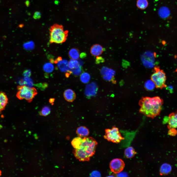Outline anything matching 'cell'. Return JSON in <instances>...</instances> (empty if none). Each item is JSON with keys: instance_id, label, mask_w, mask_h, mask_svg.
Here are the masks:
<instances>
[{"instance_id": "1", "label": "cell", "mask_w": 177, "mask_h": 177, "mask_svg": "<svg viewBox=\"0 0 177 177\" xmlns=\"http://www.w3.org/2000/svg\"><path fill=\"white\" fill-rule=\"evenodd\" d=\"M163 103V100L159 96L142 97L139 101L140 113L153 118L159 115Z\"/></svg>"}, {"instance_id": "2", "label": "cell", "mask_w": 177, "mask_h": 177, "mask_svg": "<svg viewBox=\"0 0 177 177\" xmlns=\"http://www.w3.org/2000/svg\"><path fill=\"white\" fill-rule=\"evenodd\" d=\"M97 144V142L92 137H83L81 147L79 149H75V152L81 158L89 160L90 157L94 154Z\"/></svg>"}, {"instance_id": "3", "label": "cell", "mask_w": 177, "mask_h": 177, "mask_svg": "<svg viewBox=\"0 0 177 177\" xmlns=\"http://www.w3.org/2000/svg\"><path fill=\"white\" fill-rule=\"evenodd\" d=\"M68 31H64L61 25L55 24L50 29L49 43L61 44L66 40L68 35Z\"/></svg>"}, {"instance_id": "4", "label": "cell", "mask_w": 177, "mask_h": 177, "mask_svg": "<svg viewBox=\"0 0 177 177\" xmlns=\"http://www.w3.org/2000/svg\"><path fill=\"white\" fill-rule=\"evenodd\" d=\"M18 91L16 94V97L20 100L25 99L28 102H31L37 92L34 88L25 85L18 86Z\"/></svg>"}, {"instance_id": "5", "label": "cell", "mask_w": 177, "mask_h": 177, "mask_svg": "<svg viewBox=\"0 0 177 177\" xmlns=\"http://www.w3.org/2000/svg\"><path fill=\"white\" fill-rule=\"evenodd\" d=\"M166 79L165 74L163 71L159 67H155L151 79L155 84L156 88L161 89L165 88L166 86L165 84Z\"/></svg>"}, {"instance_id": "6", "label": "cell", "mask_w": 177, "mask_h": 177, "mask_svg": "<svg viewBox=\"0 0 177 177\" xmlns=\"http://www.w3.org/2000/svg\"><path fill=\"white\" fill-rule=\"evenodd\" d=\"M104 138L109 141L118 143L124 139L121 135L118 128L113 126L110 129L105 130Z\"/></svg>"}, {"instance_id": "7", "label": "cell", "mask_w": 177, "mask_h": 177, "mask_svg": "<svg viewBox=\"0 0 177 177\" xmlns=\"http://www.w3.org/2000/svg\"><path fill=\"white\" fill-rule=\"evenodd\" d=\"M125 166L123 161L119 158L113 159L111 161L109 164L111 171L116 174L120 172L123 170Z\"/></svg>"}, {"instance_id": "8", "label": "cell", "mask_w": 177, "mask_h": 177, "mask_svg": "<svg viewBox=\"0 0 177 177\" xmlns=\"http://www.w3.org/2000/svg\"><path fill=\"white\" fill-rule=\"evenodd\" d=\"M63 95L65 99L69 102H73L76 98V95L74 91L70 88L67 89L64 91Z\"/></svg>"}, {"instance_id": "9", "label": "cell", "mask_w": 177, "mask_h": 177, "mask_svg": "<svg viewBox=\"0 0 177 177\" xmlns=\"http://www.w3.org/2000/svg\"><path fill=\"white\" fill-rule=\"evenodd\" d=\"M101 73L104 74V78L107 80H111L114 79L115 71L112 70L104 67L102 69Z\"/></svg>"}, {"instance_id": "10", "label": "cell", "mask_w": 177, "mask_h": 177, "mask_svg": "<svg viewBox=\"0 0 177 177\" xmlns=\"http://www.w3.org/2000/svg\"><path fill=\"white\" fill-rule=\"evenodd\" d=\"M103 50V48L102 46L98 44H96L91 47L90 52L93 56H98L102 54Z\"/></svg>"}, {"instance_id": "11", "label": "cell", "mask_w": 177, "mask_h": 177, "mask_svg": "<svg viewBox=\"0 0 177 177\" xmlns=\"http://www.w3.org/2000/svg\"><path fill=\"white\" fill-rule=\"evenodd\" d=\"M8 100L6 93L0 92V113L5 109L8 103Z\"/></svg>"}, {"instance_id": "12", "label": "cell", "mask_w": 177, "mask_h": 177, "mask_svg": "<svg viewBox=\"0 0 177 177\" xmlns=\"http://www.w3.org/2000/svg\"><path fill=\"white\" fill-rule=\"evenodd\" d=\"M169 120L168 122L169 128H177V111L169 115Z\"/></svg>"}, {"instance_id": "13", "label": "cell", "mask_w": 177, "mask_h": 177, "mask_svg": "<svg viewBox=\"0 0 177 177\" xmlns=\"http://www.w3.org/2000/svg\"><path fill=\"white\" fill-rule=\"evenodd\" d=\"M172 170V166L169 164L168 163H164L161 166L160 173L162 175H166L171 172Z\"/></svg>"}, {"instance_id": "14", "label": "cell", "mask_w": 177, "mask_h": 177, "mask_svg": "<svg viewBox=\"0 0 177 177\" xmlns=\"http://www.w3.org/2000/svg\"><path fill=\"white\" fill-rule=\"evenodd\" d=\"M76 132L78 136L82 137H87L89 134L88 129L84 126H81L78 127Z\"/></svg>"}, {"instance_id": "15", "label": "cell", "mask_w": 177, "mask_h": 177, "mask_svg": "<svg viewBox=\"0 0 177 177\" xmlns=\"http://www.w3.org/2000/svg\"><path fill=\"white\" fill-rule=\"evenodd\" d=\"M83 138L79 136L76 137L74 138L72 141L71 145L75 149L80 148L83 142Z\"/></svg>"}, {"instance_id": "16", "label": "cell", "mask_w": 177, "mask_h": 177, "mask_svg": "<svg viewBox=\"0 0 177 177\" xmlns=\"http://www.w3.org/2000/svg\"><path fill=\"white\" fill-rule=\"evenodd\" d=\"M68 54L71 59L75 60L78 59L80 56L79 50L76 48L71 49L69 51Z\"/></svg>"}, {"instance_id": "17", "label": "cell", "mask_w": 177, "mask_h": 177, "mask_svg": "<svg viewBox=\"0 0 177 177\" xmlns=\"http://www.w3.org/2000/svg\"><path fill=\"white\" fill-rule=\"evenodd\" d=\"M136 153L134 149L132 147L127 148L124 151V154L126 158H130L133 157Z\"/></svg>"}, {"instance_id": "18", "label": "cell", "mask_w": 177, "mask_h": 177, "mask_svg": "<svg viewBox=\"0 0 177 177\" xmlns=\"http://www.w3.org/2000/svg\"><path fill=\"white\" fill-rule=\"evenodd\" d=\"M58 66L60 70L62 71H68L69 70L68 62L66 60L60 61L58 64Z\"/></svg>"}, {"instance_id": "19", "label": "cell", "mask_w": 177, "mask_h": 177, "mask_svg": "<svg viewBox=\"0 0 177 177\" xmlns=\"http://www.w3.org/2000/svg\"><path fill=\"white\" fill-rule=\"evenodd\" d=\"M147 0H137L136 6L139 9L144 10L146 8L148 5Z\"/></svg>"}, {"instance_id": "20", "label": "cell", "mask_w": 177, "mask_h": 177, "mask_svg": "<svg viewBox=\"0 0 177 177\" xmlns=\"http://www.w3.org/2000/svg\"><path fill=\"white\" fill-rule=\"evenodd\" d=\"M90 78V76L88 73L85 72L82 74L80 76L81 81L83 83H87L88 82Z\"/></svg>"}, {"instance_id": "21", "label": "cell", "mask_w": 177, "mask_h": 177, "mask_svg": "<svg viewBox=\"0 0 177 177\" xmlns=\"http://www.w3.org/2000/svg\"><path fill=\"white\" fill-rule=\"evenodd\" d=\"M68 66L70 68L72 69L79 67V63L77 60L71 59L68 62Z\"/></svg>"}, {"instance_id": "22", "label": "cell", "mask_w": 177, "mask_h": 177, "mask_svg": "<svg viewBox=\"0 0 177 177\" xmlns=\"http://www.w3.org/2000/svg\"><path fill=\"white\" fill-rule=\"evenodd\" d=\"M51 109L48 106L44 107L39 112L40 115L42 116H46L48 115L50 113Z\"/></svg>"}, {"instance_id": "23", "label": "cell", "mask_w": 177, "mask_h": 177, "mask_svg": "<svg viewBox=\"0 0 177 177\" xmlns=\"http://www.w3.org/2000/svg\"><path fill=\"white\" fill-rule=\"evenodd\" d=\"M145 87L147 90H151L154 88L155 86L154 83L151 80H148L146 82Z\"/></svg>"}, {"instance_id": "24", "label": "cell", "mask_w": 177, "mask_h": 177, "mask_svg": "<svg viewBox=\"0 0 177 177\" xmlns=\"http://www.w3.org/2000/svg\"><path fill=\"white\" fill-rule=\"evenodd\" d=\"M43 69L46 72L50 73L52 72L54 69V66L51 63H47L44 66Z\"/></svg>"}, {"instance_id": "25", "label": "cell", "mask_w": 177, "mask_h": 177, "mask_svg": "<svg viewBox=\"0 0 177 177\" xmlns=\"http://www.w3.org/2000/svg\"><path fill=\"white\" fill-rule=\"evenodd\" d=\"M25 85L31 87L33 85V83L29 77H25L24 81L23 82Z\"/></svg>"}, {"instance_id": "26", "label": "cell", "mask_w": 177, "mask_h": 177, "mask_svg": "<svg viewBox=\"0 0 177 177\" xmlns=\"http://www.w3.org/2000/svg\"><path fill=\"white\" fill-rule=\"evenodd\" d=\"M168 131V134L171 136H175L177 134V131L175 128H169Z\"/></svg>"}, {"instance_id": "27", "label": "cell", "mask_w": 177, "mask_h": 177, "mask_svg": "<svg viewBox=\"0 0 177 177\" xmlns=\"http://www.w3.org/2000/svg\"><path fill=\"white\" fill-rule=\"evenodd\" d=\"M23 75L25 77H29L31 75V71L29 69H26L23 72Z\"/></svg>"}, {"instance_id": "28", "label": "cell", "mask_w": 177, "mask_h": 177, "mask_svg": "<svg viewBox=\"0 0 177 177\" xmlns=\"http://www.w3.org/2000/svg\"><path fill=\"white\" fill-rule=\"evenodd\" d=\"M72 69L73 73L75 75H79L81 73V69L79 67L77 68Z\"/></svg>"}, {"instance_id": "29", "label": "cell", "mask_w": 177, "mask_h": 177, "mask_svg": "<svg viewBox=\"0 0 177 177\" xmlns=\"http://www.w3.org/2000/svg\"><path fill=\"white\" fill-rule=\"evenodd\" d=\"M104 61V59L102 57L97 56L96 60V64H98L103 62Z\"/></svg>"}, {"instance_id": "30", "label": "cell", "mask_w": 177, "mask_h": 177, "mask_svg": "<svg viewBox=\"0 0 177 177\" xmlns=\"http://www.w3.org/2000/svg\"><path fill=\"white\" fill-rule=\"evenodd\" d=\"M100 173L97 171L93 172L91 174V177H100Z\"/></svg>"}, {"instance_id": "31", "label": "cell", "mask_w": 177, "mask_h": 177, "mask_svg": "<svg viewBox=\"0 0 177 177\" xmlns=\"http://www.w3.org/2000/svg\"><path fill=\"white\" fill-rule=\"evenodd\" d=\"M41 14L39 12H36L33 15V18L35 19L39 18L41 17Z\"/></svg>"}, {"instance_id": "32", "label": "cell", "mask_w": 177, "mask_h": 177, "mask_svg": "<svg viewBox=\"0 0 177 177\" xmlns=\"http://www.w3.org/2000/svg\"><path fill=\"white\" fill-rule=\"evenodd\" d=\"M165 88L166 89L169 90L170 92L172 93L173 92V88L172 86H166Z\"/></svg>"}, {"instance_id": "33", "label": "cell", "mask_w": 177, "mask_h": 177, "mask_svg": "<svg viewBox=\"0 0 177 177\" xmlns=\"http://www.w3.org/2000/svg\"><path fill=\"white\" fill-rule=\"evenodd\" d=\"M169 120V116H165L163 119V123H168Z\"/></svg>"}, {"instance_id": "34", "label": "cell", "mask_w": 177, "mask_h": 177, "mask_svg": "<svg viewBox=\"0 0 177 177\" xmlns=\"http://www.w3.org/2000/svg\"><path fill=\"white\" fill-rule=\"evenodd\" d=\"M54 101V99L53 98H51L49 100V101L50 103H53Z\"/></svg>"}, {"instance_id": "35", "label": "cell", "mask_w": 177, "mask_h": 177, "mask_svg": "<svg viewBox=\"0 0 177 177\" xmlns=\"http://www.w3.org/2000/svg\"><path fill=\"white\" fill-rule=\"evenodd\" d=\"M1 175V172L0 170V176Z\"/></svg>"}]
</instances>
